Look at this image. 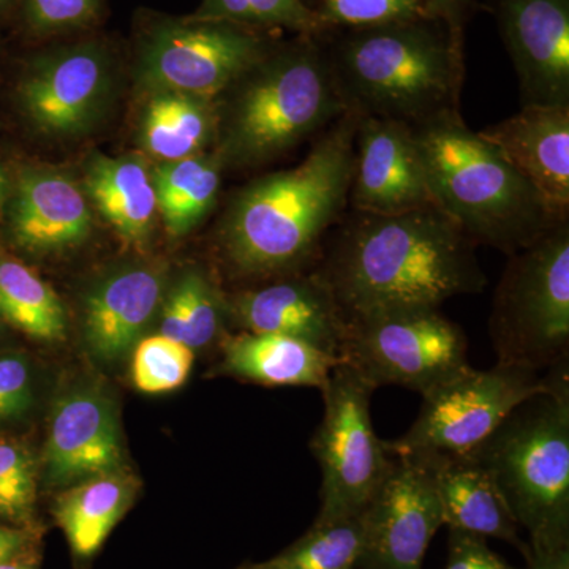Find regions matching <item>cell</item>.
Here are the masks:
<instances>
[{
    "mask_svg": "<svg viewBox=\"0 0 569 569\" xmlns=\"http://www.w3.org/2000/svg\"><path fill=\"white\" fill-rule=\"evenodd\" d=\"M228 316L227 301L198 269L183 272L171 288L160 318V335L182 342L193 351L217 342Z\"/></svg>",
    "mask_w": 569,
    "mask_h": 569,
    "instance_id": "83f0119b",
    "label": "cell"
},
{
    "mask_svg": "<svg viewBox=\"0 0 569 569\" xmlns=\"http://www.w3.org/2000/svg\"><path fill=\"white\" fill-rule=\"evenodd\" d=\"M10 2L11 0H0V10L6 9V7L9 6Z\"/></svg>",
    "mask_w": 569,
    "mask_h": 569,
    "instance_id": "7bdbcfd3",
    "label": "cell"
},
{
    "mask_svg": "<svg viewBox=\"0 0 569 569\" xmlns=\"http://www.w3.org/2000/svg\"><path fill=\"white\" fill-rule=\"evenodd\" d=\"M216 137V100L181 92H149L141 116L140 141L157 162L200 156Z\"/></svg>",
    "mask_w": 569,
    "mask_h": 569,
    "instance_id": "d4e9b609",
    "label": "cell"
},
{
    "mask_svg": "<svg viewBox=\"0 0 569 569\" xmlns=\"http://www.w3.org/2000/svg\"><path fill=\"white\" fill-rule=\"evenodd\" d=\"M272 48L253 28L233 22H160L142 41L138 80L148 92L217 100Z\"/></svg>",
    "mask_w": 569,
    "mask_h": 569,
    "instance_id": "8fae6325",
    "label": "cell"
},
{
    "mask_svg": "<svg viewBox=\"0 0 569 569\" xmlns=\"http://www.w3.org/2000/svg\"><path fill=\"white\" fill-rule=\"evenodd\" d=\"M9 176H7L6 170H3L2 164H0V208H2L3 201H6L7 194H9Z\"/></svg>",
    "mask_w": 569,
    "mask_h": 569,
    "instance_id": "b9f144b4",
    "label": "cell"
},
{
    "mask_svg": "<svg viewBox=\"0 0 569 569\" xmlns=\"http://www.w3.org/2000/svg\"><path fill=\"white\" fill-rule=\"evenodd\" d=\"M227 307L247 332L295 337L340 358L348 318L318 271L242 291Z\"/></svg>",
    "mask_w": 569,
    "mask_h": 569,
    "instance_id": "e0dca14e",
    "label": "cell"
},
{
    "mask_svg": "<svg viewBox=\"0 0 569 569\" xmlns=\"http://www.w3.org/2000/svg\"><path fill=\"white\" fill-rule=\"evenodd\" d=\"M429 463L449 530L496 538L526 556L529 542L519 538V526L489 471L473 456H421Z\"/></svg>",
    "mask_w": 569,
    "mask_h": 569,
    "instance_id": "44dd1931",
    "label": "cell"
},
{
    "mask_svg": "<svg viewBox=\"0 0 569 569\" xmlns=\"http://www.w3.org/2000/svg\"><path fill=\"white\" fill-rule=\"evenodd\" d=\"M473 7L475 0H426L427 17L441 22L460 47Z\"/></svg>",
    "mask_w": 569,
    "mask_h": 569,
    "instance_id": "8d00e7d4",
    "label": "cell"
},
{
    "mask_svg": "<svg viewBox=\"0 0 569 569\" xmlns=\"http://www.w3.org/2000/svg\"><path fill=\"white\" fill-rule=\"evenodd\" d=\"M0 569H40V553L20 557V559L3 561Z\"/></svg>",
    "mask_w": 569,
    "mask_h": 569,
    "instance_id": "ab89813d",
    "label": "cell"
},
{
    "mask_svg": "<svg viewBox=\"0 0 569 569\" xmlns=\"http://www.w3.org/2000/svg\"><path fill=\"white\" fill-rule=\"evenodd\" d=\"M37 406V369L20 347L0 350V436H21Z\"/></svg>",
    "mask_w": 569,
    "mask_h": 569,
    "instance_id": "d6a6232c",
    "label": "cell"
},
{
    "mask_svg": "<svg viewBox=\"0 0 569 569\" xmlns=\"http://www.w3.org/2000/svg\"><path fill=\"white\" fill-rule=\"evenodd\" d=\"M527 569H569V545L529 546Z\"/></svg>",
    "mask_w": 569,
    "mask_h": 569,
    "instance_id": "f35d334b",
    "label": "cell"
},
{
    "mask_svg": "<svg viewBox=\"0 0 569 569\" xmlns=\"http://www.w3.org/2000/svg\"><path fill=\"white\" fill-rule=\"evenodd\" d=\"M2 208V241L18 258L66 252L82 244L92 230L84 190L50 168H22Z\"/></svg>",
    "mask_w": 569,
    "mask_h": 569,
    "instance_id": "5bb4252c",
    "label": "cell"
},
{
    "mask_svg": "<svg viewBox=\"0 0 569 569\" xmlns=\"http://www.w3.org/2000/svg\"><path fill=\"white\" fill-rule=\"evenodd\" d=\"M329 31L365 29L427 17L426 0H320L316 9Z\"/></svg>",
    "mask_w": 569,
    "mask_h": 569,
    "instance_id": "836d02e7",
    "label": "cell"
},
{
    "mask_svg": "<svg viewBox=\"0 0 569 569\" xmlns=\"http://www.w3.org/2000/svg\"><path fill=\"white\" fill-rule=\"evenodd\" d=\"M194 351L163 335L146 337L134 346L132 378L146 395L181 388L192 372Z\"/></svg>",
    "mask_w": 569,
    "mask_h": 569,
    "instance_id": "1f68e13d",
    "label": "cell"
},
{
    "mask_svg": "<svg viewBox=\"0 0 569 569\" xmlns=\"http://www.w3.org/2000/svg\"><path fill=\"white\" fill-rule=\"evenodd\" d=\"M224 376L264 387L323 389L342 359L295 337L241 332L222 342Z\"/></svg>",
    "mask_w": 569,
    "mask_h": 569,
    "instance_id": "7402d4cb",
    "label": "cell"
},
{
    "mask_svg": "<svg viewBox=\"0 0 569 569\" xmlns=\"http://www.w3.org/2000/svg\"><path fill=\"white\" fill-rule=\"evenodd\" d=\"M467 336L440 309H408L348 320L340 358L373 389L425 395L466 369Z\"/></svg>",
    "mask_w": 569,
    "mask_h": 569,
    "instance_id": "30bf717a",
    "label": "cell"
},
{
    "mask_svg": "<svg viewBox=\"0 0 569 569\" xmlns=\"http://www.w3.org/2000/svg\"><path fill=\"white\" fill-rule=\"evenodd\" d=\"M362 519L365 546L356 569H422L430 541L445 526L427 460L392 455Z\"/></svg>",
    "mask_w": 569,
    "mask_h": 569,
    "instance_id": "7c38bea8",
    "label": "cell"
},
{
    "mask_svg": "<svg viewBox=\"0 0 569 569\" xmlns=\"http://www.w3.org/2000/svg\"><path fill=\"white\" fill-rule=\"evenodd\" d=\"M111 88L110 59L81 43L39 56L18 82V107L48 137H74L99 118Z\"/></svg>",
    "mask_w": 569,
    "mask_h": 569,
    "instance_id": "4fadbf2b",
    "label": "cell"
},
{
    "mask_svg": "<svg viewBox=\"0 0 569 569\" xmlns=\"http://www.w3.org/2000/svg\"><path fill=\"white\" fill-rule=\"evenodd\" d=\"M122 466L121 433L110 400L78 389L56 403L43 449L48 486H74L116 473Z\"/></svg>",
    "mask_w": 569,
    "mask_h": 569,
    "instance_id": "ac0fdd59",
    "label": "cell"
},
{
    "mask_svg": "<svg viewBox=\"0 0 569 569\" xmlns=\"http://www.w3.org/2000/svg\"><path fill=\"white\" fill-rule=\"evenodd\" d=\"M193 20L224 21L247 28H283L299 36H323L328 26L306 0H203Z\"/></svg>",
    "mask_w": 569,
    "mask_h": 569,
    "instance_id": "f546056e",
    "label": "cell"
},
{
    "mask_svg": "<svg viewBox=\"0 0 569 569\" xmlns=\"http://www.w3.org/2000/svg\"><path fill=\"white\" fill-rule=\"evenodd\" d=\"M548 391L530 397L477 449L529 546L569 545L568 359Z\"/></svg>",
    "mask_w": 569,
    "mask_h": 569,
    "instance_id": "8992f818",
    "label": "cell"
},
{
    "mask_svg": "<svg viewBox=\"0 0 569 569\" xmlns=\"http://www.w3.org/2000/svg\"><path fill=\"white\" fill-rule=\"evenodd\" d=\"M348 201L356 212L399 213L433 204L413 127L359 118Z\"/></svg>",
    "mask_w": 569,
    "mask_h": 569,
    "instance_id": "2e32d148",
    "label": "cell"
},
{
    "mask_svg": "<svg viewBox=\"0 0 569 569\" xmlns=\"http://www.w3.org/2000/svg\"><path fill=\"white\" fill-rule=\"evenodd\" d=\"M162 301L163 274L153 266H123L103 277L84 301L89 350L102 361L122 359L140 342Z\"/></svg>",
    "mask_w": 569,
    "mask_h": 569,
    "instance_id": "ffe728a7",
    "label": "cell"
},
{
    "mask_svg": "<svg viewBox=\"0 0 569 569\" xmlns=\"http://www.w3.org/2000/svg\"><path fill=\"white\" fill-rule=\"evenodd\" d=\"M509 257L489 320L498 362L550 369L569 351L568 222Z\"/></svg>",
    "mask_w": 569,
    "mask_h": 569,
    "instance_id": "52a82bcc",
    "label": "cell"
},
{
    "mask_svg": "<svg viewBox=\"0 0 569 569\" xmlns=\"http://www.w3.org/2000/svg\"><path fill=\"white\" fill-rule=\"evenodd\" d=\"M445 569H522L512 567L489 548L488 539L467 531L449 530ZM527 569V568H526Z\"/></svg>",
    "mask_w": 569,
    "mask_h": 569,
    "instance_id": "d590c367",
    "label": "cell"
},
{
    "mask_svg": "<svg viewBox=\"0 0 569 569\" xmlns=\"http://www.w3.org/2000/svg\"><path fill=\"white\" fill-rule=\"evenodd\" d=\"M222 167L217 153L156 164L151 178L168 233H190L211 212L222 183Z\"/></svg>",
    "mask_w": 569,
    "mask_h": 569,
    "instance_id": "484cf974",
    "label": "cell"
},
{
    "mask_svg": "<svg viewBox=\"0 0 569 569\" xmlns=\"http://www.w3.org/2000/svg\"><path fill=\"white\" fill-rule=\"evenodd\" d=\"M18 347L13 340V331L0 321V350Z\"/></svg>",
    "mask_w": 569,
    "mask_h": 569,
    "instance_id": "60d3db41",
    "label": "cell"
},
{
    "mask_svg": "<svg viewBox=\"0 0 569 569\" xmlns=\"http://www.w3.org/2000/svg\"><path fill=\"white\" fill-rule=\"evenodd\" d=\"M550 372L497 362L492 369L471 366L422 395L417 421L402 437L387 441L395 456H468L530 397L550 388Z\"/></svg>",
    "mask_w": 569,
    "mask_h": 569,
    "instance_id": "ba28073f",
    "label": "cell"
},
{
    "mask_svg": "<svg viewBox=\"0 0 569 569\" xmlns=\"http://www.w3.org/2000/svg\"><path fill=\"white\" fill-rule=\"evenodd\" d=\"M346 110L418 127L458 112L463 47L432 18L348 29L328 50Z\"/></svg>",
    "mask_w": 569,
    "mask_h": 569,
    "instance_id": "3957f363",
    "label": "cell"
},
{
    "mask_svg": "<svg viewBox=\"0 0 569 569\" xmlns=\"http://www.w3.org/2000/svg\"><path fill=\"white\" fill-rule=\"evenodd\" d=\"M359 116L346 111L298 167L258 179L228 209L220 246L236 274L298 271L348 203Z\"/></svg>",
    "mask_w": 569,
    "mask_h": 569,
    "instance_id": "7a4b0ae2",
    "label": "cell"
},
{
    "mask_svg": "<svg viewBox=\"0 0 569 569\" xmlns=\"http://www.w3.org/2000/svg\"><path fill=\"white\" fill-rule=\"evenodd\" d=\"M21 436H0V523L40 531L37 519L39 470Z\"/></svg>",
    "mask_w": 569,
    "mask_h": 569,
    "instance_id": "4dcf8cb0",
    "label": "cell"
},
{
    "mask_svg": "<svg viewBox=\"0 0 569 569\" xmlns=\"http://www.w3.org/2000/svg\"><path fill=\"white\" fill-rule=\"evenodd\" d=\"M0 321L13 332L56 342L67 331L61 299L21 258L0 252Z\"/></svg>",
    "mask_w": 569,
    "mask_h": 569,
    "instance_id": "4316f807",
    "label": "cell"
},
{
    "mask_svg": "<svg viewBox=\"0 0 569 569\" xmlns=\"http://www.w3.org/2000/svg\"><path fill=\"white\" fill-rule=\"evenodd\" d=\"M533 187L559 222L569 212V104H523L512 118L479 132Z\"/></svg>",
    "mask_w": 569,
    "mask_h": 569,
    "instance_id": "d6986e66",
    "label": "cell"
},
{
    "mask_svg": "<svg viewBox=\"0 0 569 569\" xmlns=\"http://www.w3.org/2000/svg\"><path fill=\"white\" fill-rule=\"evenodd\" d=\"M133 497L132 482L118 471L70 486L58 497L52 516L66 535L78 567L91 563L132 507Z\"/></svg>",
    "mask_w": 569,
    "mask_h": 569,
    "instance_id": "cb8c5ba5",
    "label": "cell"
},
{
    "mask_svg": "<svg viewBox=\"0 0 569 569\" xmlns=\"http://www.w3.org/2000/svg\"><path fill=\"white\" fill-rule=\"evenodd\" d=\"M413 130L433 204L475 244L512 254L565 223L496 146L468 129L459 111Z\"/></svg>",
    "mask_w": 569,
    "mask_h": 569,
    "instance_id": "277c9868",
    "label": "cell"
},
{
    "mask_svg": "<svg viewBox=\"0 0 569 569\" xmlns=\"http://www.w3.org/2000/svg\"><path fill=\"white\" fill-rule=\"evenodd\" d=\"M302 36L272 48L217 102L220 162L258 167L331 126L346 112L336 88L328 48Z\"/></svg>",
    "mask_w": 569,
    "mask_h": 569,
    "instance_id": "5b68a950",
    "label": "cell"
},
{
    "mask_svg": "<svg viewBox=\"0 0 569 569\" xmlns=\"http://www.w3.org/2000/svg\"><path fill=\"white\" fill-rule=\"evenodd\" d=\"M84 193L116 233L144 244L156 223L157 197L151 173L137 157H91L86 163Z\"/></svg>",
    "mask_w": 569,
    "mask_h": 569,
    "instance_id": "603a6c76",
    "label": "cell"
},
{
    "mask_svg": "<svg viewBox=\"0 0 569 569\" xmlns=\"http://www.w3.org/2000/svg\"><path fill=\"white\" fill-rule=\"evenodd\" d=\"M102 0H24L26 24L37 33L70 31L96 20Z\"/></svg>",
    "mask_w": 569,
    "mask_h": 569,
    "instance_id": "e575fe53",
    "label": "cell"
},
{
    "mask_svg": "<svg viewBox=\"0 0 569 569\" xmlns=\"http://www.w3.org/2000/svg\"><path fill=\"white\" fill-rule=\"evenodd\" d=\"M365 546L361 516L316 520L313 526L274 559L254 569H356Z\"/></svg>",
    "mask_w": 569,
    "mask_h": 569,
    "instance_id": "f1b7e54d",
    "label": "cell"
},
{
    "mask_svg": "<svg viewBox=\"0 0 569 569\" xmlns=\"http://www.w3.org/2000/svg\"><path fill=\"white\" fill-rule=\"evenodd\" d=\"M40 531L0 523V563L39 552Z\"/></svg>",
    "mask_w": 569,
    "mask_h": 569,
    "instance_id": "74e56055",
    "label": "cell"
},
{
    "mask_svg": "<svg viewBox=\"0 0 569 569\" xmlns=\"http://www.w3.org/2000/svg\"><path fill=\"white\" fill-rule=\"evenodd\" d=\"M475 242L436 204L399 213L356 212L318 269L348 320L408 309H440L481 293Z\"/></svg>",
    "mask_w": 569,
    "mask_h": 569,
    "instance_id": "6da1fadb",
    "label": "cell"
},
{
    "mask_svg": "<svg viewBox=\"0 0 569 569\" xmlns=\"http://www.w3.org/2000/svg\"><path fill=\"white\" fill-rule=\"evenodd\" d=\"M239 569H254L253 563L244 565V567H241Z\"/></svg>",
    "mask_w": 569,
    "mask_h": 569,
    "instance_id": "ee69618b",
    "label": "cell"
},
{
    "mask_svg": "<svg viewBox=\"0 0 569 569\" xmlns=\"http://www.w3.org/2000/svg\"><path fill=\"white\" fill-rule=\"evenodd\" d=\"M373 392L376 389L343 361L321 389L323 419L310 441L321 470L316 520L361 516L387 477L392 455L373 429Z\"/></svg>",
    "mask_w": 569,
    "mask_h": 569,
    "instance_id": "9c48e42d",
    "label": "cell"
},
{
    "mask_svg": "<svg viewBox=\"0 0 569 569\" xmlns=\"http://www.w3.org/2000/svg\"><path fill=\"white\" fill-rule=\"evenodd\" d=\"M523 104H569V0H493Z\"/></svg>",
    "mask_w": 569,
    "mask_h": 569,
    "instance_id": "9a60e30c",
    "label": "cell"
}]
</instances>
